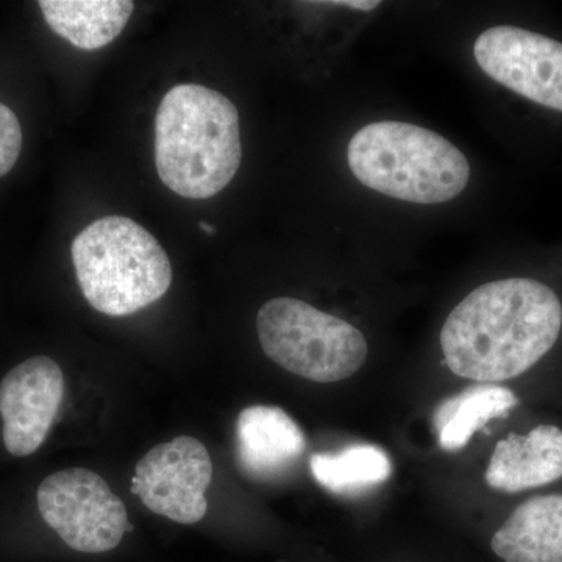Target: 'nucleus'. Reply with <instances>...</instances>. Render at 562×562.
<instances>
[{"mask_svg": "<svg viewBox=\"0 0 562 562\" xmlns=\"http://www.w3.org/2000/svg\"><path fill=\"white\" fill-rule=\"evenodd\" d=\"M560 299L541 281H491L447 317L441 347L454 375L480 383L522 375L558 341Z\"/></svg>", "mask_w": 562, "mask_h": 562, "instance_id": "obj_1", "label": "nucleus"}, {"mask_svg": "<svg viewBox=\"0 0 562 562\" xmlns=\"http://www.w3.org/2000/svg\"><path fill=\"white\" fill-rule=\"evenodd\" d=\"M235 103L202 85L173 87L155 117V165L165 187L181 198L209 199L228 187L241 166Z\"/></svg>", "mask_w": 562, "mask_h": 562, "instance_id": "obj_2", "label": "nucleus"}, {"mask_svg": "<svg viewBox=\"0 0 562 562\" xmlns=\"http://www.w3.org/2000/svg\"><path fill=\"white\" fill-rule=\"evenodd\" d=\"M347 160L364 187L420 205L452 201L471 179L468 158L457 146L408 122L366 125L350 139Z\"/></svg>", "mask_w": 562, "mask_h": 562, "instance_id": "obj_3", "label": "nucleus"}, {"mask_svg": "<svg viewBox=\"0 0 562 562\" xmlns=\"http://www.w3.org/2000/svg\"><path fill=\"white\" fill-rule=\"evenodd\" d=\"M85 299L106 316H128L168 292L172 266L158 239L124 216L92 222L70 246Z\"/></svg>", "mask_w": 562, "mask_h": 562, "instance_id": "obj_4", "label": "nucleus"}, {"mask_svg": "<svg viewBox=\"0 0 562 562\" xmlns=\"http://www.w3.org/2000/svg\"><path fill=\"white\" fill-rule=\"evenodd\" d=\"M257 330L262 351L273 362L316 383L350 379L369 353L357 327L299 299L266 302L258 312Z\"/></svg>", "mask_w": 562, "mask_h": 562, "instance_id": "obj_5", "label": "nucleus"}, {"mask_svg": "<svg viewBox=\"0 0 562 562\" xmlns=\"http://www.w3.org/2000/svg\"><path fill=\"white\" fill-rule=\"evenodd\" d=\"M36 503L44 522L81 553L116 549L131 525L124 502L88 469L52 473L40 484Z\"/></svg>", "mask_w": 562, "mask_h": 562, "instance_id": "obj_6", "label": "nucleus"}, {"mask_svg": "<svg viewBox=\"0 0 562 562\" xmlns=\"http://www.w3.org/2000/svg\"><path fill=\"white\" fill-rule=\"evenodd\" d=\"M213 482V462L206 447L190 436L160 443L140 458L132 494L151 513L177 524L201 522L209 512L206 491Z\"/></svg>", "mask_w": 562, "mask_h": 562, "instance_id": "obj_7", "label": "nucleus"}, {"mask_svg": "<svg viewBox=\"0 0 562 562\" xmlns=\"http://www.w3.org/2000/svg\"><path fill=\"white\" fill-rule=\"evenodd\" d=\"M480 68L530 101L562 111V44L519 27L487 29L475 41Z\"/></svg>", "mask_w": 562, "mask_h": 562, "instance_id": "obj_8", "label": "nucleus"}, {"mask_svg": "<svg viewBox=\"0 0 562 562\" xmlns=\"http://www.w3.org/2000/svg\"><path fill=\"white\" fill-rule=\"evenodd\" d=\"M65 376L49 357H33L11 369L0 382L3 443L13 457L35 453L60 413Z\"/></svg>", "mask_w": 562, "mask_h": 562, "instance_id": "obj_9", "label": "nucleus"}, {"mask_svg": "<svg viewBox=\"0 0 562 562\" xmlns=\"http://www.w3.org/2000/svg\"><path fill=\"white\" fill-rule=\"evenodd\" d=\"M305 450L302 428L279 406L255 405L239 413L236 462L250 479H279L297 464Z\"/></svg>", "mask_w": 562, "mask_h": 562, "instance_id": "obj_10", "label": "nucleus"}, {"mask_svg": "<svg viewBox=\"0 0 562 562\" xmlns=\"http://www.w3.org/2000/svg\"><path fill=\"white\" fill-rule=\"evenodd\" d=\"M562 479V430L539 425L528 435L512 432L495 446L486 471L494 490L520 492Z\"/></svg>", "mask_w": 562, "mask_h": 562, "instance_id": "obj_11", "label": "nucleus"}, {"mask_svg": "<svg viewBox=\"0 0 562 562\" xmlns=\"http://www.w3.org/2000/svg\"><path fill=\"white\" fill-rule=\"evenodd\" d=\"M491 547L505 562H562V495L522 503L495 532Z\"/></svg>", "mask_w": 562, "mask_h": 562, "instance_id": "obj_12", "label": "nucleus"}, {"mask_svg": "<svg viewBox=\"0 0 562 562\" xmlns=\"http://www.w3.org/2000/svg\"><path fill=\"white\" fill-rule=\"evenodd\" d=\"M47 25L74 47L98 50L113 43L131 20V0H41Z\"/></svg>", "mask_w": 562, "mask_h": 562, "instance_id": "obj_13", "label": "nucleus"}, {"mask_svg": "<svg viewBox=\"0 0 562 562\" xmlns=\"http://www.w3.org/2000/svg\"><path fill=\"white\" fill-rule=\"evenodd\" d=\"M519 398L512 390L498 384H476L447 398L432 416L439 446L446 452L464 449L473 432L487 422L505 417L516 408Z\"/></svg>", "mask_w": 562, "mask_h": 562, "instance_id": "obj_14", "label": "nucleus"}, {"mask_svg": "<svg viewBox=\"0 0 562 562\" xmlns=\"http://www.w3.org/2000/svg\"><path fill=\"white\" fill-rule=\"evenodd\" d=\"M312 475L333 494H360L390 480V454L371 443H357L341 452L314 453L310 458Z\"/></svg>", "mask_w": 562, "mask_h": 562, "instance_id": "obj_15", "label": "nucleus"}, {"mask_svg": "<svg viewBox=\"0 0 562 562\" xmlns=\"http://www.w3.org/2000/svg\"><path fill=\"white\" fill-rule=\"evenodd\" d=\"M22 150V128L14 111L0 102V177L16 165Z\"/></svg>", "mask_w": 562, "mask_h": 562, "instance_id": "obj_16", "label": "nucleus"}, {"mask_svg": "<svg viewBox=\"0 0 562 562\" xmlns=\"http://www.w3.org/2000/svg\"><path fill=\"white\" fill-rule=\"evenodd\" d=\"M331 5H342L347 9H357L362 11L375 10L380 5V2H366V0H347V2H331Z\"/></svg>", "mask_w": 562, "mask_h": 562, "instance_id": "obj_17", "label": "nucleus"}, {"mask_svg": "<svg viewBox=\"0 0 562 562\" xmlns=\"http://www.w3.org/2000/svg\"><path fill=\"white\" fill-rule=\"evenodd\" d=\"M199 225H201L202 231H205L206 235H214L213 225H209L206 222H201Z\"/></svg>", "mask_w": 562, "mask_h": 562, "instance_id": "obj_18", "label": "nucleus"}]
</instances>
